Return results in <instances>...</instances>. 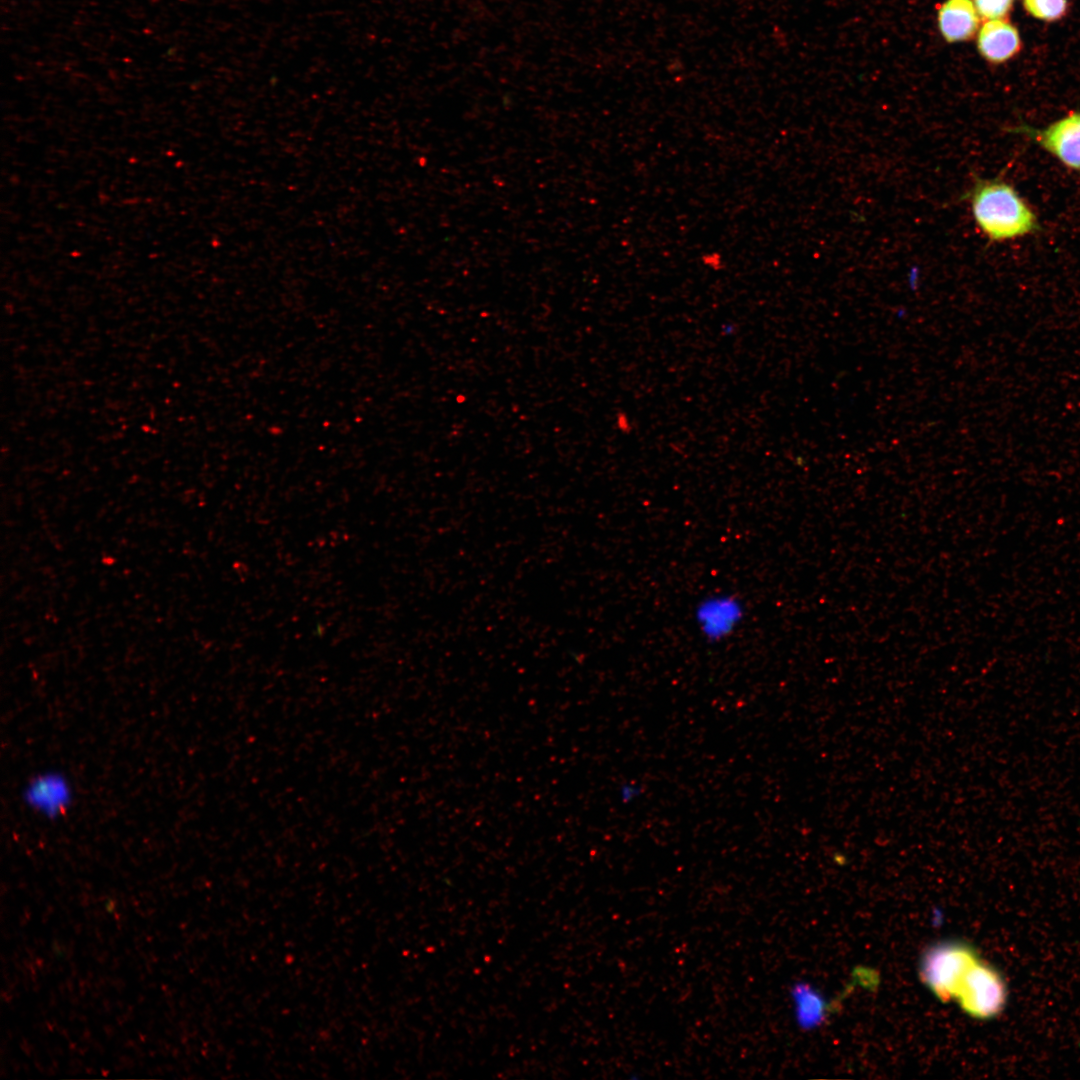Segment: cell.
<instances>
[{
    "mask_svg": "<svg viewBox=\"0 0 1080 1080\" xmlns=\"http://www.w3.org/2000/svg\"><path fill=\"white\" fill-rule=\"evenodd\" d=\"M794 1017L802 1029H811L823 1020L824 1002L818 993L806 983H796L790 991Z\"/></svg>",
    "mask_w": 1080,
    "mask_h": 1080,
    "instance_id": "9c48e42d",
    "label": "cell"
},
{
    "mask_svg": "<svg viewBox=\"0 0 1080 1080\" xmlns=\"http://www.w3.org/2000/svg\"><path fill=\"white\" fill-rule=\"evenodd\" d=\"M642 793V786L634 782H624L618 790L619 799L624 804L635 801Z\"/></svg>",
    "mask_w": 1080,
    "mask_h": 1080,
    "instance_id": "7c38bea8",
    "label": "cell"
},
{
    "mask_svg": "<svg viewBox=\"0 0 1080 1080\" xmlns=\"http://www.w3.org/2000/svg\"><path fill=\"white\" fill-rule=\"evenodd\" d=\"M955 999L968 1015L991 1019L1005 1007L1007 986L998 970L979 959L963 977Z\"/></svg>",
    "mask_w": 1080,
    "mask_h": 1080,
    "instance_id": "3957f363",
    "label": "cell"
},
{
    "mask_svg": "<svg viewBox=\"0 0 1080 1080\" xmlns=\"http://www.w3.org/2000/svg\"><path fill=\"white\" fill-rule=\"evenodd\" d=\"M978 24V14L970 0H948L939 9L938 26L948 42L972 37Z\"/></svg>",
    "mask_w": 1080,
    "mask_h": 1080,
    "instance_id": "ba28073f",
    "label": "cell"
},
{
    "mask_svg": "<svg viewBox=\"0 0 1080 1080\" xmlns=\"http://www.w3.org/2000/svg\"><path fill=\"white\" fill-rule=\"evenodd\" d=\"M976 10L985 19L995 20L1005 16L1012 0H974Z\"/></svg>",
    "mask_w": 1080,
    "mask_h": 1080,
    "instance_id": "8fae6325",
    "label": "cell"
},
{
    "mask_svg": "<svg viewBox=\"0 0 1080 1080\" xmlns=\"http://www.w3.org/2000/svg\"><path fill=\"white\" fill-rule=\"evenodd\" d=\"M1025 8L1036 18L1053 21L1064 15L1066 0H1024Z\"/></svg>",
    "mask_w": 1080,
    "mask_h": 1080,
    "instance_id": "30bf717a",
    "label": "cell"
},
{
    "mask_svg": "<svg viewBox=\"0 0 1080 1080\" xmlns=\"http://www.w3.org/2000/svg\"><path fill=\"white\" fill-rule=\"evenodd\" d=\"M965 198L977 226L991 241L1011 240L1039 229L1033 210L1004 181L976 179Z\"/></svg>",
    "mask_w": 1080,
    "mask_h": 1080,
    "instance_id": "6da1fadb",
    "label": "cell"
},
{
    "mask_svg": "<svg viewBox=\"0 0 1080 1080\" xmlns=\"http://www.w3.org/2000/svg\"><path fill=\"white\" fill-rule=\"evenodd\" d=\"M745 617L744 602L729 592L708 594L693 609L694 623L700 635L713 644L729 639L740 628Z\"/></svg>",
    "mask_w": 1080,
    "mask_h": 1080,
    "instance_id": "277c9868",
    "label": "cell"
},
{
    "mask_svg": "<svg viewBox=\"0 0 1080 1080\" xmlns=\"http://www.w3.org/2000/svg\"><path fill=\"white\" fill-rule=\"evenodd\" d=\"M978 49L987 60L1000 63L1011 58L1020 48V37L1014 26L1000 19L986 22L978 35Z\"/></svg>",
    "mask_w": 1080,
    "mask_h": 1080,
    "instance_id": "52a82bcc",
    "label": "cell"
},
{
    "mask_svg": "<svg viewBox=\"0 0 1080 1080\" xmlns=\"http://www.w3.org/2000/svg\"><path fill=\"white\" fill-rule=\"evenodd\" d=\"M22 801L44 819H57L67 813L74 800V789L61 771L49 769L31 776L22 789Z\"/></svg>",
    "mask_w": 1080,
    "mask_h": 1080,
    "instance_id": "5b68a950",
    "label": "cell"
},
{
    "mask_svg": "<svg viewBox=\"0 0 1080 1080\" xmlns=\"http://www.w3.org/2000/svg\"><path fill=\"white\" fill-rule=\"evenodd\" d=\"M1012 131L1031 138L1065 167L1080 172V112L1041 129L1022 125Z\"/></svg>",
    "mask_w": 1080,
    "mask_h": 1080,
    "instance_id": "8992f818",
    "label": "cell"
},
{
    "mask_svg": "<svg viewBox=\"0 0 1080 1080\" xmlns=\"http://www.w3.org/2000/svg\"><path fill=\"white\" fill-rule=\"evenodd\" d=\"M979 960L976 951L966 943L944 941L930 947L922 957V981L942 1001L955 999L960 983Z\"/></svg>",
    "mask_w": 1080,
    "mask_h": 1080,
    "instance_id": "7a4b0ae2",
    "label": "cell"
}]
</instances>
